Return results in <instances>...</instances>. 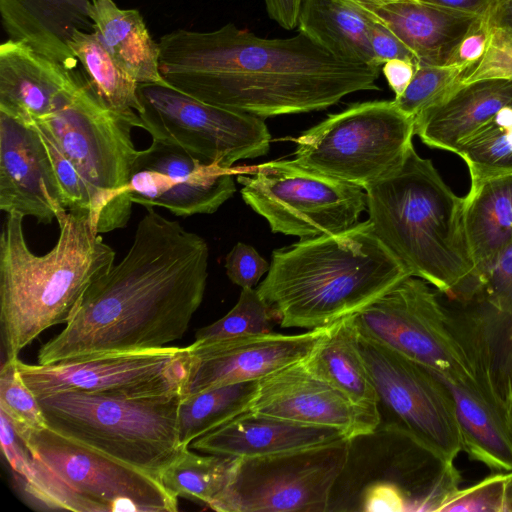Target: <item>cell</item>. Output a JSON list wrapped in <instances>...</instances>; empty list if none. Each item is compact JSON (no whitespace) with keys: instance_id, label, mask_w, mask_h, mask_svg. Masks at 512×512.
<instances>
[{"instance_id":"cell-4","label":"cell","mask_w":512,"mask_h":512,"mask_svg":"<svg viewBox=\"0 0 512 512\" xmlns=\"http://www.w3.org/2000/svg\"><path fill=\"white\" fill-rule=\"evenodd\" d=\"M59 237L44 255L28 247L20 214H6L0 235V323L6 360L48 328L66 324L88 288L114 265L88 210H56Z\"/></svg>"},{"instance_id":"cell-51","label":"cell","mask_w":512,"mask_h":512,"mask_svg":"<svg viewBox=\"0 0 512 512\" xmlns=\"http://www.w3.org/2000/svg\"><path fill=\"white\" fill-rule=\"evenodd\" d=\"M505 512H512V472L508 473L505 489Z\"/></svg>"},{"instance_id":"cell-17","label":"cell","mask_w":512,"mask_h":512,"mask_svg":"<svg viewBox=\"0 0 512 512\" xmlns=\"http://www.w3.org/2000/svg\"><path fill=\"white\" fill-rule=\"evenodd\" d=\"M248 411L306 425L337 428L352 440L372 434L381 420L380 410L357 405L311 373L303 361L258 380Z\"/></svg>"},{"instance_id":"cell-6","label":"cell","mask_w":512,"mask_h":512,"mask_svg":"<svg viewBox=\"0 0 512 512\" xmlns=\"http://www.w3.org/2000/svg\"><path fill=\"white\" fill-rule=\"evenodd\" d=\"M353 317L360 334L449 382L486 395L503 409L475 319L471 314L456 316L425 280L404 278Z\"/></svg>"},{"instance_id":"cell-16","label":"cell","mask_w":512,"mask_h":512,"mask_svg":"<svg viewBox=\"0 0 512 512\" xmlns=\"http://www.w3.org/2000/svg\"><path fill=\"white\" fill-rule=\"evenodd\" d=\"M236 172L152 139L147 149L138 152L128 192L133 203L163 207L176 216L212 214L236 192Z\"/></svg>"},{"instance_id":"cell-44","label":"cell","mask_w":512,"mask_h":512,"mask_svg":"<svg viewBox=\"0 0 512 512\" xmlns=\"http://www.w3.org/2000/svg\"><path fill=\"white\" fill-rule=\"evenodd\" d=\"M361 509L366 512L406 511L410 510V498L398 483L377 481L364 490Z\"/></svg>"},{"instance_id":"cell-48","label":"cell","mask_w":512,"mask_h":512,"mask_svg":"<svg viewBox=\"0 0 512 512\" xmlns=\"http://www.w3.org/2000/svg\"><path fill=\"white\" fill-rule=\"evenodd\" d=\"M422 2L469 12L477 15H486L490 12L496 0H419Z\"/></svg>"},{"instance_id":"cell-42","label":"cell","mask_w":512,"mask_h":512,"mask_svg":"<svg viewBox=\"0 0 512 512\" xmlns=\"http://www.w3.org/2000/svg\"><path fill=\"white\" fill-rule=\"evenodd\" d=\"M369 41L376 66L381 67L395 59L409 61L418 66L415 54L386 25L372 15Z\"/></svg>"},{"instance_id":"cell-13","label":"cell","mask_w":512,"mask_h":512,"mask_svg":"<svg viewBox=\"0 0 512 512\" xmlns=\"http://www.w3.org/2000/svg\"><path fill=\"white\" fill-rule=\"evenodd\" d=\"M138 114L154 140L178 146L206 164L232 168L264 156L271 134L264 119L215 106L169 84H138Z\"/></svg>"},{"instance_id":"cell-15","label":"cell","mask_w":512,"mask_h":512,"mask_svg":"<svg viewBox=\"0 0 512 512\" xmlns=\"http://www.w3.org/2000/svg\"><path fill=\"white\" fill-rule=\"evenodd\" d=\"M16 366L36 397L66 391L124 397L183 395L191 353L188 346H169L53 364H27L17 358Z\"/></svg>"},{"instance_id":"cell-49","label":"cell","mask_w":512,"mask_h":512,"mask_svg":"<svg viewBox=\"0 0 512 512\" xmlns=\"http://www.w3.org/2000/svg\"><path fill=\"white\" fill-rule=\"evenodd\" d=\"M489 18L512 31V0H496L489 12Z\"/></svg>"},{"instance_id":"cell-43","label":"cell","mask_w":512,"mask_h":512,"mask_svg":"<svg viewBox=\"0 0 512 512\" xmlns=\"http://www.w3.org/2000/svg\"><path fill=\"white\" fill-rule=\"evenodd\" d=\"M489 13L482 15L461 39L454 49L447 65L463 67L467 72L473 68L483 56L490 34Z\"/></svg>"},{"instance_id":"cell-50","label":"cell","mask_w":512,"mask_h":512,"mask_svg":"<svg viewBox=\"0 0 512 512\" xmlns=\"http://www.w3.org/2000/svg\"><path fill=\"white\" fill-rule=\"evenodd\" d=\"M503 411L505 419L512 432V357L503 390Z\"/></svg>"},{"instance_id":"cell-38","label":"cell","mask_w":512,"mask_h":512,"mask_svg":"<svg viewBox=\"0 0 512 512\" xmlns=\"http://www.w3.org/2000/svg\"><path fill=\"white\" fill-rule=\"evenodd\" d=\"M508 473H493L467 488H459L441 506V512H505Z\"/></svg>"},{"instance_id":"cell-45","label":"cell","mask_w":512,"mask_h":512,"mask_svg":"<svg viewBox=\"0 0 512 512\" xmlns=\"http://www.w3.org/2000/svg\"><path fill=\"white\" fill-rule=\"evenodd\" d=\"M1 448L4 457L17 480L26 479L32 472L33 457L23 440L18 436L12 422L0 410Z\"/></svg>"},{"instance_id":"cell-33","label":"cell","mask_w":512,"mask_h":512,"mask_svg":"<svg viewBox=\"0 0 512 512\" xmlns=\"http://www.w3.org/2000/svg\"><path fill=\"white\" fill-rule=\"evenodd\" d=\"M233 457L199 455L189 446L160 476L165 488L176 497L203 502L209 506L226 488Z\"/></svg>"},{"instance_id":"cell-28","label":"cell","mask_w":512,"mask_h":512,"mask_svg":"<svg viewBox=\"0 0 512 512\" xmlns=\"http://www.w3.org/2000/svg\"><path fill=\"white\" fill-rule=\"evenodd\" d=\"M303 363L311 373L357 405L380 410L378 394L361 353L353 315L330 325Z\"/></svg>"},{"instance_id":"cell-18","label":"cell","mask_w":512,"mask_h":512,"mask_svg":"<svg viewBox=\"0 0 512 512\" xmlns=\"http://www.w3.org/2000/svg\"><path fill=\"white\" fill-rule=\"evenodd\" d=\"M328 327L300 334L271 331L204 344L192 343L188 346L191 367L183 395L223 385L258 381L303 361L325 335Z\"/></svg>"},{"instance_id":"cell-27","label":"cell","mask_w":512,"mask_h":512,"mask_svg":"<svg viewBox=\"0 0 512 512\" xmlns=\"http://www.w3.org/2000/svg\"><path fill=\"white\" fill-rule=\"evenodd\" d=\"M92 31L116 62L139 84H166L159 69V45L135 9H122L113 0H91Z\"/></svg>"},{"instance_id":"cell-31","label":"cell","mask_w":512,"mask_h":512,"mask_svg":"<svg viewBox=\"0 0 512 512\" xmlns=\"http://www.w3.org/2000/svg\"><path fill=\"white\" fill-rule=\"evenodd\" d=\"M258 381L223 385L183 395L179 405V435L182 446L248 411Z\"/></svg>"},{"instance_id":"cell-24","label":"cell","mask_w":512,"mask_h":512,"mask_svg":"<svg viewBox=\"0 0 512 512\" xmlns=\"http://www.w3.org/2000/svg\"><path fill=\"white\" fill-rule=\"evenodd\" d=\"M91 0H0L3 27L10 39L76 70L68 43L76 30L92 31Z\"/></svg>"},{"instance_id":"cell-21","label":"cell","mask_w":512,"mask_h":512,"mask_svg":"<svg viewBox=\"0 0 512 512\" xmlns=\"http://www.w3.org/2000/svg\"><path fill=\"white\" fill-rule=\"evenodd\" d=\"M350 439L332 427L306 425L247 411L191 443L197 451L233 458L263 457Z\"/></svg>"},{"instance_id":"cell-12","label":"cell","mask_w":512,"mask_h":512,"mask_svg":"<svg viewBox=\"0 0 512 512\" xmlns=\"http://www.w3.org/2000/svg\"><path fill=\"white\" fill-rule=\"evenodd\" d=\"M352 439L263 457L234 458L219 512H323L345 471Z\"/></svg>"},{"instance_id":"cell-30","label":"cell","mask_w":512,"mask_h":512,"mask_svg":"<svg viewBox=\"0 0 512 512\" xmlns=\"http://www.w3.org/2000/svg\"><path fill=\"white\" fill-rule=\"evenodd\" d=\"M68 46L101 100L143 129L138 115L142 110L139 83L116 62L99 37L93 31L76 30Z\"/></svg>"},{"instance_id":"cell-19","label":"cell","mask_w":512,"mask_h":512,"mask_svg":"<svg viewBox=\"0 0 512 512\" xmlns=\"http://www.w3.org/2000/svg\"><path fill=\"white\" fill-rule=\"evenodd\" d=\"M60 208L62 193L38 130L0 112V209L50 224Z\"/></svg>"},{"instance_id":"cell-11","label":"cell","mask_w":512,"mask_h":512,"mask_svg":"<svg viewBox=\"0 0 512 512\" xmlns=\"http://www.w3.org/2000/svg\"><path fill=\"white\" fill-rule=\"evenodd\" d=\"M247 205L273 233L313 238L346 230L367 209L365 190L279 159L236 167Z\"/></svg>"},{"instance_id":"cell-14","label":"cell","mask_w":512,"mask_h":512,"mask_svg":"<svg viewBox=\"0 0 512 512\" xmlns=\"http://www.w3.org/2000/svg\"><path fill=\"white\" fill-rule=\"evenodd\" d=\"M361 353L376 388L379 406L395 429L446 462L463 451L454 398L430 369L359 333Z\"/></svg>"},{"instance_id":"cell-36","label":"cell","mask_w":512,"mask_h":512,"mask_svg":"<svg viewBox=\"0 0 512 512\" xmlns=\"http://www.w3.org/2000/svg\"><path fill=\"white\" fill-rule=\"evenodd\" d=\"M16 360H5L1 366L0 410L10 419L16 433L21 434L48 425L37 397L20 377Z\"/></svg>"},{"instance_id":"cell-34","label":"cell","mask_w":512,"mask_h":512,"mask_svg":"<svg viewBox=\"0 0 512 512\" xmlns=\"http://www.w3.org/2000/svg\"><path fill=\"white\" fill-rule=\"evenodd\" d=\"M274 314L257 289L242 288L234 307L222 318L200 328L195 334L196 344H204L233 337L268 333L272 331Z\"/></svg>"},{"instance_id":"cell-32","label":"cell","mask_w":512,"mask_h":512,"mask_svg":"<svg viewBox=\"0 0 512 512\" xmlns=\"http://www.w3.org/2000/svg\"><path fill=\"white\" fill-rule=\"evenodd\" d=\"M455 153L468 167L470 185L512 174V107L498 111Z\"/></svg>"},{"instance_id":"cell-2","label":"cell","mask_w":512,"mask_h":512,"mask_svg":"<svg viewBox=\"0 0 512 512\" xmlns=\"http://www.w3.org/2000/svg\"><path fill=\"white\" fill-rule=\"evenodd\" d=\"M167 84L200 101L262 119L320 111L345 96L379 90L380 67L336 59L305 34L263 38L233 23L163 35Z\"/></svg>"},{"instance_id":"cell-52","label":"cell","mask_w":512,"mask_h":512,"mask_svg":"<svg viewBox=\"0 0 512 512\" xmlns=\"http://www.w3.org/2000/svg\"><path fill=\"white\" fill-rule=\"evenodd\" d=\"M356 1L364 2V3H384V2H389V1H393V0H356Z\"/></svg>"},{"instance_id":"cell-39","label":"cell","mask_w":512,"mask_h":512,"mask_svg":"<svg viewBox=\"0 0 512 512\" xmlns=\"http://www.w3.org/2000/svg\"><path fill=\"white\" fill-rule=\"evenodd\" d=\"M490 19V18H489ZM486 50L464 76L462 84L480 80H512V31L490 20Z\"/></svg>"},{"instance_id":"cell-20","label":"cell","mask_w":512,"mask_h":512,"mask_svg":"<svg viewBox=\"0 0 512 512\" xmlns=\"http://www.w3.org/2000/svg\"><path fill=\"white\" fill-rule=\"evenodd\" d=\"M71 70L9 39L0 45V112L31 125L64 105L83 81Z\"/></svg>"},{"instance_id":"cell-3","label":"cell","mask_w":512,"mask_h":512,"mask_svg":"<svg viewBox=\"0 0 512 512\" xmlns=\"http://www.w3.org/2000/svg\"><path fill=\"white\" fill-rule=\"evenodd\" d=\"M408 276L367 220L274 250L256 289L282 327L312 330L357 314Z\"/></svg>"},{"instance_id":"cell-47","label":"cell","mask_w":512,"mask_h":512,"mask_svg":"<svg viewBox=\"0 0 512 512\" xmlns=\"http://www.w3.org/2000/svg\"><path fill=\"white\" fill-rule=\"evenodd\" d=\"M416 67L412 62L400 59L390 60L382 66V72L395 97L405 91L413 78Z\"/></svg>"},{"instance_id":"cell-23","label":"cell","mask_w":512,"mask_h":512,"mask_svg":"<svg viewBox=\"0 0 512 512\" xmlns=\"http://www.w3.org/2000/svg\"><path fill=\"white\" fill-rule=\"evenodd\" d=\"M505 107H512V80L461 83L442 102L414 118V131L427 146L455 153Z\"/></svg>"},{"instance_id":"cell-8","label":"cell","mask_w":512,"mask_h":512,"mask_svg":"<svg viewBox=\"0 0 512 512\" xmlns=\"http://www.w3.org/2000/svg\"><path fill=\"white\" fill-rule=\"evenodd\" d=\"M181 394L124 397L84 392L38 396L58 433L160 480L188 446L179 435Z\"/></svg>"},{"instance_id":"cell-9","label":"cell","mask_w":512,"mask_h":512,"mask_svg":"<svg viewBox=\"0 0 512 512\" xmlns=\"http://www.w3.org/2000/svg\"><path fill=\"white\" fill-rule=\"evenodd\" d=\"M33 124L52 138L84 179L98 232L126 227L134 204L128 186L139 152L131 136L137 126L108 107L85 77L64 105Z\"/></svg>"},{"instance_id":"cell-25","label":"cell","mask_w":512,"mask_h":512,"mask_svg":"<svg viewBox=\"0 0 512 512\" xmlns=\"http://www.w3.org/2000/svg\"><path fill=\"white\" fill-rule=\"evenodd\" d=\"M464 229L474 263L471 285L512 245V174L470 185Z\"/></svg>"},{"instance_id":"cell-10","label":"cell","mask_w":512,"mask_h":512,"mask_svg":"<svg viewBox=\"0 0 512 512\" xmlns=\"http://www.w3.org/2000/svg\"><path fill=\"white\" fill-rule=\"evenodd\" d=\"M414 134V118L393 100L357 103L294 139V161L365 190L402 165Z\"/></svg>"},{"instance_id":"cell-35","label":"cell","mask_w":512,"mask_h":512,"mask_svg":"<svg viewBox=\"0 0 512 512\" xmlns=\"http://www.w3.org/2000/svg\"><path fill=\"white\" fill-rule=\"evenodd\" d=\"M466 73L465 68L456 65H418L405 91L393 101L415 118L442 102L462 83Z\"/></svg>"},{"instance_id":"cell-1","label":"cell","mask_w":512,"mask_h":512,"mask_svg":"<svg viewBox=\"0 0 512 512\" xmlns=\"http://www.w3.org/2000/svg\"><path fill=\"white\" fill-rule=\"evenodd\" d=\"M208 259L204 238L147 208L125 256L88 288L38 364L169 347L202 303Z\"/></svg>"},{"instance_id":"cell-26","label":"cell","mask_w":512,"mask_h":512,"mask_svg":"<svg viewBox=\"0 0 512 512\" xmlns=\"http://www.w3.org/2000/svg\"><path fill=\"white\" fill-rule=\"evenodd\" d=\"M370 21L355 0H302L297 28L338 60L378 67L369 41Z\"/></svg>"},{"instance_id":"cell-41","label":"cell","mask_w":512,"mask_h":512,"mask_svg":"<svg viewBox=\"0 0 512 512\" xmlns=\"http://www.w3.org/2000/svg\"><path fill=\"white\" fill-rule=\"evenodd\" d=\"M269 267L254 247L242 242L234 245L225 260L228 278L241 288H254Z\"/></svg>"},{"instance_id":"cell-46","label":"cell","mask_w":512,"mask_h":512,"mask_svg":"<svg viewBox=\"0 0 512 512\" xmlns=\"http://www.w3.org/2000/svg\"><path fill=\"white\" fill-rule=\"evenodd\" d=\"M267 14L280 27L286 30L298 26L302 0H264Z\"/></svg>"},{"instance_id":"cell-7","label":"cell","mask_w":512,"mask_h":512,"mask_svg":"<svg viewBox=\"0 0 512 512\" xmlns=\"http://www.w3.org/2000/svg\"><path fill=\"white\" fill-rule=\"evenodd\" d=\"M18 436L33 457L19 480L47 509L76 512H175L178 497L155 476L76 442L49 426Z\"/></svg>"},{"instance_id":"cell-5","label":"cell","mask_w":512,"mask_h":512,"mask_svg":"<svg viewBox=\"0 0 512 512\" xmlns=\"http://www.w3.org/2000/svg\"><path fill=\"white\" fill-rule=\"evenodd\" d=\"M365 193L373 231L410 275L461 298L474 274L464 199L444 182L432 161L412 146L402 165Z\"/></svg>"},{"instance_id":"cell-37","label":"cell","mask_w":512,"mask_h":512,"mask_svg":"<svg viewBox=\"0 0 512 512\" xmlns=\"http://www.w3.org/2000/svg\"><path fill=\"white\" fill-rule=\"evenodd\" d=\"M462 300L476 303L512 324V245L475 280Z\"/></svg>"},{"instance_id":"cell-29","label":"cell","mask_w":512,"mask_h":512,"mask_svg":"<svg viewBox=\"0 0 512 512\" xmlns=\"http://www.w3.org/2000/svg\"><path fill=\"white\" fill-rule=\"evenodd\" d=\"M439 378L454 398L463 451L469 459L493 473L512 472V432L503 409L478 391Z\"/></svg>"},{"instance_id":"cell-40","label":"cell","mask_w":512,"mask_h":512,"mask_svg":"<svg viewBox=\"0 0 512 512\" xmlns=\"http://www.w3.org/2000/svg\"><path fill=\"white\" fill-rule=\"evenodd\" d=\"M34 125V124H31ZM47 149L52 167L58 181L64 206L67 210H88L92 213L91 195L84 179L75 166L63 154L52 138L41 128L34 125Z\"/></svg>"},{"instance_id":"cell-22","label":"cell","mask_w":512,"mask_h":512,"mask_svg":"<svg viewBox=\"0 0 512 512\" xmlns=\"http://www.w3.org/2000/svg\"><path fill=\"white\" fill-rule=\"evenodd\" d=\"M357 2L415 54L418 65H447L458 43L482 16L419 0Z\"/></svg>"}]
</instances>
